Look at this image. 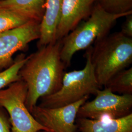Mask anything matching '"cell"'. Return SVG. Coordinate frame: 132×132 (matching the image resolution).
I'll use <instances>...</instances> for the list:
<instances>
[{
    "mask_svg": "<svg viewBox=\"0 0 132 132\" xmlns=\"http://www.w3.org/2000/svg\"><path fill=\"white\" fill-rule=\"evenodd\" d=\"M61 40L38 48L19 72L27 86L26 106L31 112L39 99L59 90L66 67L61 57Z\"/></svg>",
    "mask_w": 132,
    "mask_h": 132,
    "instance_id": "1",
    "label": "cell"
},
{
    "mask_svg": "<svg viewBox=\"0 0 132 132\" xmlns=\"http://www.w3.org/2000/svg\"><path fill=\"white\" fill-rule=\"evenodd\" d=\"M90 49L95 76L101 88L132 63V38L120 31L109 33Z\"/></svg>",
    "mask_w": 132,
    "mask_h": 132,
    "instance_id": "2",
    "label": "cell"
},
{
    "mask_svg": "<svg viewBox=\"0 0 132 132\" xmlns=\"http://www.w3.org/2000/svg\"><path fill=\"white\" fill-rule=\"evenodd\" d=\"M132 11L122 14H112L96 3L90 16L61 40V57L66 67L71 65L75 54L87 49L95 43L108 35L118 20Z\"/></svg>",
    "mask_w": 132,
    "mask_h": 132,
    "instance_id": "3",
    "label": "cell"
},
{
    "mask_svg": "<svg viewBox=\"0 0 132 132\" xmlns=\"http://www.w3.org/2000/svg\"><path fill=\"white\" fill-rule=\"evenodd\" d=\"M84 68L65 72L60 88L56 92L40 99L39 106L56 108L74 103L90 94H95L100 87L94 74L90 60V47L87 49Z\"/></svg>",
    "mask_w": 132,
    "mask_h": 132,
    "instance_id": "4",
    "label": "cell"
},
{
    "mask_svg": "<svg viewBox=\"0 0 132 132\" xmlns=\"http://www.w3.org/2000/svg\"><path fill=\"white\" fill-rule=\"evenodd\" d=\"M7 87L0 90V108L5 109L10 116L11 132L49 131L35 119L26 106L28 89L24 81L14 82Z\"/></svg>",
    "mask_w": 132,
    "mask_h": 132,
    "instance_id": "5",
    "label": "cell"
},
{
    "mask_svg": "<svg viewBox=\"0 0 132 132\" xmlns=\"http://www.w3.org/2000/svg\"><path fill=\"white\" fill-rule=\"evenodd\" d=\"M95 97L86 102L79 109L77 117L107 120L122 118L132 113V94L118 95L107 88L97 90Z\"/></svg>",
    "mask_w": 132,
    "mask_h": 132,
    "instance_id": "6",
    "label": "cell"
},
{
    "mask_svg": "<svg viewBox=\"0 0 132 132\" xmlns=\"http://www.w3.org/2000/svg\"><path fill=\"white\" fill-rule=\"evenodd\" d=\"M40 34V23L31 21L0 33V71L11 66L14 54L24 51L30 43L38 40Z\"/></svg>",
    "mask_w": 132,
    "mask_h": 132,
    "instance_id": "7",
    "label": "cell"
},
{
    "mask_svg": "<svg viewBox=\"0 0 132 132\" xmlns=\"http://www.w3.org/2000/svg\"><path fill=\"white\" fill-rule=\"evenodd\" d=\"M89 97L67 106L47 108L36 105L30 112L35 119L50 132H76V119L80 107Z\"/></svg>",
    "mask_w": 132,
    "mask_h": 132,
    "instance_id": "8",
    "label": "cell"
},
{
    "mask_svg": "<svg viewBox=\"0 0 132 132\" xmlns=\"http://www.w3.org/2000/svg\"><path fill=\"white\" fill-rule=\"evenodd\" d=\"M99 0H63L56 41L61 40L82 21L87 19Z\"/></svg>",
    "mask_w": 132,
    "mask_h": 132,
    "instance_id": "9",
    "label": "cell"
},
{
    "mask_svg": "<svg viewBox=\"0 0 132 132\" xmlns=\"http://www.w3.org/2000/svg\"><path fill=\"white\" fill-rule=\"evenodd\" d=\"M63 0H45V10L40 22L38 48L56 42V33L61 15Z\"/></svg>",
    "mask_w": 132,
    "mask_h": 132,
    "instance_id": "10",
    "label": "cell"
},
{
    "mask_svg": "<svg viewBox=\"0 0 132 132\" xmlns=\"http://www.w3.org/2000/svg\"><path fill=\"white\" fill-rule=\"evenodd\" d=\"M77 127L80 132H132V113L107 120L79 118Z\"/></svg>",
    "mask_w": 132,
    "mask_h": 132,
    "instance_id": "11",
    "label": "cell"
},
{
    "mask_svg": "<svg viewBox=\"0 0 132 132\" xmlns=\"http://www.w3.org/2000/svg\"><path fill=\"white\" fill-rule=\"evenodd\" d=\"M45 0H2L0 6L28 19L40 23L45 10Z\"/></svg>",
    "mask_w": 132,
    "mask_h": 132,
    "instance_id": "12",
    "label": "cell"
},
{
    "mask_svg": "<svg viewBox=\"0 0 132 132\" xmlns=\"http://www.w3.org/2000/svg\"><path fill=\"white\" fill-rule=\"evenodd\" d=\"M113 93L132 94V68L119 71L105 86Z\"/></svg>",
    "mask_w": 132,
    "mask_h": 132,
    "instance_id": "13",
    "label": "cell"
},
{
    "mask_svg": "<svg viewBox=\"0 0 132 132\" xmlns=\"http://www.w3.org/2000/svg\"><path fill=\"white\" fill-rule=\"evenodd\" d=\"M28 56L21 54L14 60L13 64L5 70L0 71V90L14 82L21 80L19 72L28 59Z\"/></svg>",
    "mask_w": 132,
    "mask_h": 132,
    "instance_id": "14",
    "label": "cell"
},
{
    "mask_svg": "<svg viewBox=\"0 0 132 132\" xmlns=\"http://www.w3.org/2000/svg\"><path fill=\"white\" fill-rule=\"evenodd\" d=\"M28 19L0 6V33L17 28L28 22Z\"/></svg>",
    "mask_w": 132,
    "mask_h": 132,
    "instance_id": "15",
    "label": "cell"
},
{
    "mask_svg": "<svg viewBox=\"0 0 132 132\" xmlns=\"http://www.w3.org/2000/svg\"><path fill=\"white\" fill-rule=\"evenodd\" d=\"M99 5L112 14H122L132 11V0H99Z\"/></svg>",
    "mask_w": 132,
    "mask_h": 132,
    "instance_id": "16",
    "label": "cell"
},
{
    "mask_svg": "<svg viewBox=\"0 0 132 132\" xmlns=\"http://www.w3.org/2000/svg\"><path fill=\"white\" fill-rule=\"evenodd\" d=\"M125 17L126 19L123 23L120 31L125 36L132 38V14L128 15Z\"/></svg>",
    "mask_w": 132,
    "mask_h": 132,
    "instance_id": "17",
    "label": "cell"
},
{
    "mask_svg": "<svg viewBox=\"0 0 132 132\" xmlns=\"http://www.w3.org/2000/svg\"><path fill=\"white\" fill-rule=\"evenodd\" d=\"M0 132H11L10 123L0 108Z\"/></svg>",
    "mask_w": 132,
    "mask_h": 132,
    "instance_id": "18",
    "label": "cell"
},
{
    "mask_svg": "<svg viewBox=\"0 0 132 132\" xmlns=\"http://www.w3.org/2000/svg\"><path fill=\"white\" fill-rule=\"evenodd\" d=\"M39 132H49V131H40Z\"/></svg>",
    "mask_w": 132,
    "mask_h": 132,
    "instance_id": "19",
    "label": "cell"
},
{
    "mask_svg": "<svg viewBox=\"0 0 132 132\" xmlns=\"http://www.w3.org/2000/svg\"><path fill=\"white\" fill-rule=\"evenodd\" d=\"M0 1H2V0H0Z\"/></svg>",
    "mask_w": 132,
    "mask_h": 132,
    "instance_id": "20",
    "label": "cell"
}]
</instances>
